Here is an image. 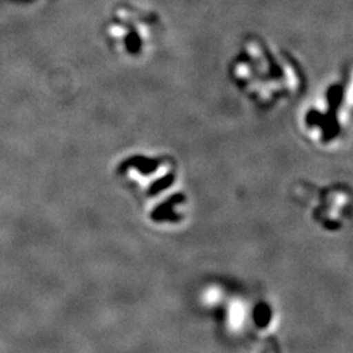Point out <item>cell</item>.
Returning a JSON list of instances; mask_svg holds the SVG:
<instances>
[{
	"label": "cell",
	"mask_w": 353,
	"mask_h": 353,
	"mask_svg": "<svg viewBox=\"0 0 353 353\" xmlns=\"http://www.w3.org/2000/svg\"><path fill=\"white\" fill-rule=\"evenodd\" d=\"M227 75L241 97L262 113L290 106L303 96L307 85L300 59L258 34L241 41L228 62Z\"/></svg>",
	"instance_id": "1"
},
{
	"label": "cell",
	"mask_w": 353,
	"mask_h": 353,
	"mask_svg": "<svg viewBox=\"0 0 353 353\" xmlns=\"http://www.w3.org/2000/svg\"><path fill=\"white\" fill-rule=\"evenodd\" d=\"M353 126V62L321 89L297 117L303 139L321 151L341 148Z\"/></svg>",
	"instance_id": "2"
},
{
	"label": "cell",
	"mask_w": 353,
	"mask_h": 353,
	"mask_svg": "<svg viewBox=\"0 0 353 353\" xmlns=\"http://www.w3.org/2000/svg\"><path fill=\"white\" fill-rule=\"evenodd\" d=\"M290 198L322 233H343L353 223V188L347 182L300 179L292 185Z\"/></svg>",
	"instance_id": "3"
},
{
	"label": "cell",
	"mask_w": 353,
	"mask_h": 353,
	"mask_svg": "<svg viewBox=\"0 0 353 353\" xmlns=\"http://www.w3.org/2000/svg\"><path fill=\"white\" fill-rule=\"evenodd\" d=\"M225 303V323L228 330L233 332H239L248 325L249 316H252V306L243 296H228L225 290L224 300Z\"/></svg>",
	"instance_id": "4"
}]
</instances>
